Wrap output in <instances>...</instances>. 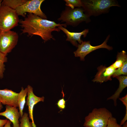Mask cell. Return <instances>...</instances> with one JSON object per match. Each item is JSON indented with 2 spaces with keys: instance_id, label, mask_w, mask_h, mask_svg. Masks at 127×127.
I'll list each match as a JSON object with an SVG mask.
<instances>
[{
  "instance_id": "cell-8",
  "label": "cell",
  "mask_w": 127,
  "mask_h": 127,
  "mask_svg": "<svg viewBox=\"0 0 127 127\" xmlns=\"http://www.w3.org/2000/svg\"><path fill=\"white\" fill-rule=\"evenodd\" d=\"M110 36V35H108L102 44L96 46H91L90 41H83L82 40L80 44H78L77 50L74 52L75 56L79 57L80 60L84 61L85 57L87 55L97 49L105 48L109 50H112V47L107 44Z\"/></svg>"
},
{
  "instance_id": "cell-28",
  "label": "cell",
  "mask_w": 127,
  "mask_h": 127,
  "mask_svg": "<svg viewBox=\"0 0 127 127\" xmlns=\"http://www.w3.org/2000/svg\"><path fill=\"white\" fill-rule=\"evenodd\" d=\"M3 107L2 104L0 102V111Z\"/></svg>"
},
{
  "instance_id": "cell-23",
  "label": "cell",
  "mask_w": 127,
  "mask_h": 127,
  "mask_svg": "<svg viewBox=\"0 0 127 127\" xmlns=\"http://www.w3.org/2000/svg\"><path fill=\"white\" fill-rule=\"evenodd\" d=\"M63 97L62 99H59L57 103L58 107L60 109L62 110L64 109L66 107V101L64 98V95L63 94Z\"/></svg>"
},
{
  "instance_id": "cell-2",
  "label": "cell",
  "mask_w": 127,
  "mask_h": 127,
  "mask_svg": "<svg viewBox=\"0 0 127 127\" xmlns=\"http://www.w3.org/2000/svg\"><path fill=\"white\" fill-rule=\"evenodd\" d=\"M84 13L89 17L97 16L109 12L111 7H120L118 1L115 0H81Z\"/></svg>"
},
{
  "instance_id": "cell-20",
  "label": "cell",
  "mask_w": 127,
  "mask_h": 127,
  "mask_svg": "<svg viewBox=\"0 0 127 127\" xmlns=\"http://www.w3.org/2000/svg\"><path fill=\"white\" fill-rule=\"evenodd\" d=\"M121 75L127 76V60L125 62L122 66L116 69L112 76L113 77H115Z\"/></svg>"
},
{
  "instance_id": "cell-26",
  "label": "cell",
  "mask_w": 127,
  "mask_h": 127,
  "mask_svg": "<svg viewBox=\"0 0 127 127\" xmlns=\"http://www.w3.org/2000/svg\"><path fill=\"white\" fill-rule=\"evenodd\" d=\"M11 123L9 120H8L7 123L3 127H11Z\"/></svg>"
},
{
  "instance_id": "cell-29",
  "label": "cell",
  "mask_w": 127,
  "mask_h": 127,
  "mask_svg": "<svg viewBox=\"0 0 127 127\" xmlns=\"http://www.w3.org/2000/svg\"><path fill=\"white\" fill-rule=\"evenodd\" d=\"M2 0H0V7L2 4Z\"/></svg>"
},
{
  "instance_id": "cell-30",
  "label": "cell",
  "mask_w": 127,
  "mask_h": 127,
  "mask_svg": "<svg viewBox=\"0 0 127 127\" xmlns=\"http://www.w3.org/2000/svg\"></svg>"
},
{
  "instance_id": "cell-25",
  "label": "cell",
  "mask_w": 127,
  "mask_h": 127,
  "mask_svg": "<svg viewBox=\"0 0 127 127\" xmlns=\"http://www.w3.org/2000/svg\"><path fill=\"white\" fill-rule=\"evenodd\" d=\"M8 120L7 119H0V127H3L7 123Z\"/></svg>"
},
{
  "instance_id": "cell-24",
  "label": "cell",
  "mask_w": 127,
  "mask_h": 127,
  "mask_svg": "<svg viewBox=\"0 0 127 127\" xmlns=\"http://www.w3.org/2000/svg\"><path fill=\"white\" fill-rule=\"evenodd\" d=\"M119 99L123 103L126 107V109H127V94L124 96L119 98Z\"/></svg>"
},
{
  "instance_id": "cell-10",
  "label": "cell",
  "mask_w": 127,
  "mask_h": 127,
  "mask_svg": "<svg viewBox=\"0 0 127 127\" xmlns=\"http://www.w3.org/2000/svg\"><path fill=\"white\" fill-rule=\"evenodd\" d=\"M18 93L5 88L0 89V102L2 104L11 107H18Z\"/></svg>"
},
{
  "instance_id": "cell-12",
  "label": "cell",
  "mask_w": 127,
  "mask_h": 127,
  "mask_svg": "<svg viewBox=\"0 0 127 127\" xmlns=\"http://www.w3.org/2000/svg\"><path fill=\"white\" fill-rule=\"evenodd\" d=\"M17 107L6 105L5 111L0 112V116H4L8 119L13 124V127H20L19 119L21 117Z\"/></svg>"
},
{
  "instance_id": "cell-14",
  "label": "cell",
  "mask_w": 127,
  "mask_h": 127,
  "mask_svg": "<svg viewBox=\"0 0 127 127\" xmlns=\"http://www.w3.org/2000/svg\"><path fill=\"white\" fill-rule=\"evenodd\" d=\"M115 77L119 81V87L113 95L107 99V100H113L115 106L117 105V100L119 98L120 94L124 89L127 86V76L120 75Z\"/></svg>"
},
{
  "instance_id": "cell-18",
  "label": "cell",
  "mask_w": 127,
  "mask_h": 127,
  "mask_svg": "<svg viewBox=\"0 0 127 127\" xmlns=\"http://www.w3.org/2000/svg\"><path fill=\"white\" fill-rule=\"evenodd\" d=\"M7 55L5 54L0 51V79L3 78L4 73L5 70L4 63L7 61Z\"/></svg>"
},
{
  "instance_id": "cell-11",
  "label": "cell",
  "mask_w": 127,
  "mask_h": 127,
  "mask_svg": "<svg viewBox=\"0 0 127 127\" xmlns=\"http://www.w3.org/2000/svg\"><path fill=\"white\" fill-rule=\"evenodd\" d=\"M97 69L98 72L92 81L100 83L108 80L111 81V77L116 70L111 65L107 67L101 65Z\"/></svg>"
},
{
  "instance_id": "cell-9",
  "label": "cell",
  "mask_w": 127,
  "mask_h": 127,
  "mask_svg": "<svg viewBox=\"0 0 127 127\" xmlns=\"http://www.w3.org/2000/svg\"><path fill=\"white\" fill-rule=\"evenodd\" d=\"M27 87L28 92L26 105L28 107L29 117V119L32 120L33 127H36L34 121L33 115V108L34 106L38 103L40 102H44V96L39 97L35 95L33 93L32 87L30 85H28Z\"/></svg>"
},
{
  "instance_id": "cell-1",
  "label": "cell",
  "mask_w": 127,
  "mask_h": 127,
  "mask_svg": "<svg viewBox=\"0 0 127 127\" xmlns=\"http://www.w3.org/2000/svg\"><path fill=\"white\" fill-rule=\"evenodd\" d=\"M19 23L22 28L21 34L27 33L31 37L34 35L39 36L44 43L51 39L55 40L52 32L54 31L60 32V30L58 26L67 27L65 24H57L30 13H28L24 20H20Z\"/></svg>"
},
{
  "instance_id": "cell-17",
  "label": "cell",
  "mask_w": 127,
  "mask_h": 127,
  "mask_svg": "<svg viewBox=\"0 0 127 127\" xmlns=\"http://www.w3.org/2000/svg\"><path fill=\"white\" fill-rule=\"evenodd\" d=\"M27 0H4L2 4L14 9L25 3Z\"/></svg>"
},
{
  "instance_id": "cell-4",
  "label": "cell",
  "mask_w": 127,
  "mask_h": 127,
  "mask_svg": "<svg viewBox=\"0 0 127 127\" xmlns=\"http://www.w3.org/2000/svg\"><path fill=\"white\" fill-rule=\"evenodd\" d=\"M111 113L105 107L95 108L85 118V127H106Z\"/></svg>"
},
{
  "instance_id": "cell-3",
  "label": "cell",
  "mask_w": 127,
  "mask_h": 127,
  "mask_svg": "<svg viewBox=\"0 0 127 127\" xmlns=\"http://www.w3.org/2000/svg\"><path fill=\"white\" fill-rule=\"evenodd\" d=\"M58 20L61 21V22H65V24L67 26L74 27L82 22L87 23L91 21L90 17L84 13L82 7L72 9L68 6L62 12Z\"/></svg>"
},
{
  "instance_id": "cell-27",
  "label": "cell",
  "mask_w": 127,
  "mask_h": 127,
  "mask_svg": "<svg viewBox=\"0 0 127 127\" xmlns=\"http://www.w3.org/2000/svg\"><path fill=\"white\" fill-rule=\"evenodd\" d=\"M122 127H127V122H126L122 125Z\"/></svg>"
},
{
  "instance_id": "cell-19",
  "label": "cell",
  "mask_w": 127,
  "mask_h": 127,
  "mask_svg": "<svg viewBox=\"0 0 127 127\" xmlns=\"http://www.w3.org/2000/svg\"><path fill=\"white\" fill-rule=\"evenodd\" d=\"M21 117L20 120V127H33L32 122L30 121L28 113H24Z\"/></svg>"
},
{
  "instance_id": "cell-6",
  "label": "cell",
  "mask_w": 127,
  "mask_h": 127,
  "mask_svg": "<svg viewBox=\"0 0 127 127\" xmlns=\"http://www.w3.org/2000/svg\"><path fill=\"white\" fill-rule=\"evenodd\" d=\"M18 38V33L14 31H0V51L6 55L11 52L17 44Z\"/></svg>"
},
{
  "instance_id": "cell-13",
  "label": "cell",
  "mask_w": 127,
  "mask_h": 127,
  "mask_svg": "<svg viewBox=\"0 0 127 127\" xmlns=\"http://www.w3.org/2000/svg\"><path fill=\"white\" fill-rule=\"evenodd\" d=\"M58 27L66 35V41L70 42L73 45L77 47L78 45L77 41L80 44L81 43L82 40L81 39V36L83 35L84 37H85L89 32L88 29H85L81 32H71L61 26Z\"/></svg>"
},
{
  "instance_id": "cell-7",
  "label": "cell",
  "mask_w": 127,
  "mask_h": 127,
  "mask_svg": "<svg viewBox=\"0 0 127 127\" xmlns=\"http://www.w3.org/2000/svg\"><path fill=\"white\" fill-rule=\"evenodd\" d=\"M44 0H27L24 4L18 7L15 10L18 15L25 17L27 12L32 13L41 18L46 19V16L40 8L41 5Z\"/></svg>"
},
{
  "instance_id": "cell-22",
  "label": "cell",
  "mask_w": 127,
  "mask_h": 127,
  "mask_svg": "<svg viewBox=\"0 0 127 127\" xmlns=\"http://www.w3.org/2000/svg\"><path fill=\"white\" fill-rule=\"evenodd\" d=\"M106 127H122V126L118 123L115 118L112 116L109 119Z\"/></svg>"
},
{
  "instance_id": "cell-5",
  "label": "cell",
  "mask_w": 127,
  "mask_h": 127,
  "mask_svg": "<svg viewBox=\"0 0 127 127\" xmlns=\"http://www.w3.org/2000/svg\"><path fill=\"white\" fill-rule=\"evenodd\" d=\"M18 16L15 10L2 4L0 7V31L11 30L18 25Z\"/></svg>"
},
{
  "instance_id": "cell-21",
  "label": "cell",
  "mask_w": 127,
  "mask_h": 127,
  "mask_svg": "<svg viewBox=\"0 0 127 127\" xmlns=\"http://www.w3.org/2000/svg\"><path fill=\"white\" fill-rule=\"evenodd\" d=\"M66 2L65 5L69 7L72 9H74L75 7L79 8L82 7V4L80 0H64Z\"/></svg>"
},
{
  "instance_id": "cell-16",
  "label": "cell",
  "mask_w": 127,
  "mask_h": 127,
  "mask_svg": "<svg viewBox=\"0 0 127 127\" xmlns=\"http://www.w3.org/2000/svg\"><path fill=\"white\" fill-rule=\"evenodd\" d=\"M127 60V55L126 52L124 50L118 53L116 60L111 65L116 69L122 66L125 62Z\"/></svg>"
},
{
  "instance_id": "cell-15",
  "label": "cell",
  "mask_w": 127,
  "mask_h": 127,
  "mask_svg": "<svg viewBox=\"0 0 127 127\" xmlns=\"http://www.w3.org/2000/svg\"><path fill=\"white\" fill-rule=\"evenodd\" d=\"M28 92L27 87L24 89L23 87H22L20 91L18 93L17 103L21 117L22 116L24 113L23 110L26 103L25 99Z\"/></svg>"
}]
</instances>
